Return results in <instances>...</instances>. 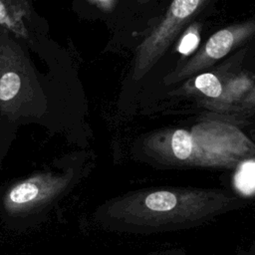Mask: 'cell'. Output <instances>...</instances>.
<instances>
[{"mask_svg":"<svg viewBox=\"0 0 255 255\" xmlns=\"http://www.w3.org/2000/svg\"><path fill=\"white\" fill-rule=\"evenodd\" d=\"M194 86L202 94L210 98H218L222 94V86L217 77L211 73H203L195 78Z\"/></svg>","mask_w":255,"mask_h":255,"instance_id":"cell-8","label":"cell"},{"mask_svg":"<svg viewBox=\"0 0 255 255\" xmlns=\"http://www.w3.org/2000/svg\"><path fill=\"white\" fill-rule=\"evenodd\" d=\"M249 253H251V254H255V239H254V241L252 242V244L250 245V248H249V250H247Z\"/></svg>","mask_w":255,"mask_h":255,"instance_id":"cell-12","label":"cell"},{"mask_svg":"<svg viewBox=\"0 0 255 255\" xmlns=\"http://www.w3.org/2000/svg\"><path fill=\"white\" fill-rule=\"evenodd\" d=\"M2 187H3V184L0 183V192H1V190H2Z\"/></svg>","mask_w":255,"mask_h":255,"instance_id":"cell-15","label":"cell"},{"mask_svg":"<svg viewBox=\"0 0 255 255\" xmlns=\"http://www.w3.org/2000/svg\"><path fill=\"white\" fill-rule=\"evenodd\" d=\"M207 0H172L163 19L139 44L132 79L140 80L165 53L180 29L194 17Z\"/></svg>","mask_w":255,"mask_h":255,"instance_id":"cell-5","label":"cell"},{"mask_svg":"<svg viewBox=\"0 0 255 255\" xmlns=\"http://www.w3.org/2000/svg\"><path fill=\"white\" fill-rule=\"evenodd\" d=\"M170 150L172 156L180 162L203 165L193 137L185 129H176L170 139Z\"/></svg>","mask_w":255,"mask_h":255,"instance_id":"cell-7","label":"cell"},{"mask_svg":"<svg viewBox=\"0 0 255 255\" xmlns=\"http://www.w3.org/2000/svg\"><path fill=\"white\" fill-rule=\"evenodd\" d=\"M36 0H0V26L24 42L49 69L72 66L68 52L49 35L48 21L34 7Z\"/></svg>","mask_w":255,"mask_h":255,"instance_id":"cell-4","label":"cell"},{"mask_svg":"<svg viewBox=\"0 0 255 255\" xmlns=\"http://www.w3.org/2000/svg\"><path fill=\"white\" fill-rule=\"evenodd\" d=\"M240 255H255V254H251V253H249L248 251H243Z\"/></svg>","mask_w":255,"mask_h":255,"instance_id":"cell-13","label":"cell"},{"mask_svg":"<svg viewBox=\"0 0 255 255\" xmlns=\"http://www.w3.org/2000/svg\"><path fill=\"white\" fill-rule=\"evenodd\" d=\"M87 167L82 154H65L48 167L3 185L0 225L8 230L23 231L40 224L76 188Z\"/></svg>","mask_w":255,"mask_h":255,"instance_id":"cell-3","label":"cell"},{"mask_svg":"<svg viewBox=\"0 0 255 255\" xmlns=\"http://www.w3.org/2000/svg\"><path fill=\"white\" fill-rule=\"evenodd\" d=\"M72 66L39 70L32 52L0 26V115L13 128L37 125L73 140Z\"/></svg>","mask_w":255,"mask_h":255,"instance_id":"cell-2","label":"cell"},{"mask_svg":"<svg viewBox=\"0 0 255 255\" xmlns=\"http://www.w3.org/2000/svg\"><path fill=\"white\" fill-rule=\"evenodd\" d=\"M255 33V21L233 25L214 33L204 47L177 73L170 76V82L174 83L191 76L193 73L206 68L215 61L227 55L236 45L240 44Z\"/></svg>","mask_w":255,"mask_h":255,"instance_id":"cell-6","label":"cell"},{"mask_svg":"<svg viewBox=\"0 0 255 255\" xmlns=\"http://www.w3.org/2000/svg\"><path fill=\"white\" fill-rule=\"evenodd\" d=\"M147 1H149V0H138V2L140 3V4H143V3H145V2H147Z\"/></svg>","mask_w":255,"mask_h":255,"instance_id":"cell-14","label":"cell"},{"mask_svg":"<svg viewBox=\"0 0 255 255\" xmlns=\"http://www.w3.org/2000/svg\"><path fill=\"white\" fill-rule=\"evenodd\" d=\"M18 129L6 123L0 115V166L16 139Z\"/></svg>","mask_w":255,"mask_h":255,"instance_id":"cell-9","label":"cell"},{"mask_svg":"<svg viewBox=\"0 0 255 255\" xmlns=\"http://www.w3.org/2000/svg\"><path fill=\"white\" fill-rule=\"evenodd\" d=\"M250 204V197L226 188L150 187L107 199L93 218L108 231L149 235L195 228Z\"/></svg>","mask_w":255,"mask_h":255,"instance_id":"cell-1","label":"cell"},{"mask_svg":"<svg viewBox=\"0 0 255 255\" xmlns=\"http://www.w3.org/2000/svg\"><path fill=\"white\" fill-rule=\"evenodd\" d=\"M151 255H186L185 251L181 248H172V249H166L159 252H155Z\"/></svg>","mask_w":255,"mask_h":255,"instance_id":"cell-11","label":"cell"},{"mask_svg":"<svg viewBox=\"0 0 255 255\" xmlns=\"http://www.w3.org/2000/svg\"><path fill=\"white\" fill-rule=\"evenodd\" d=\"M199 41H200V36H199L198 26L196 24H193L186 30V32L180 39L179 45L177 47V51L180 54L187 56L197 48Z\"/></svg>","mask_w":255,"mask_h":255,"instance_id":"cell-10","label":"cell"}]
</instances>
